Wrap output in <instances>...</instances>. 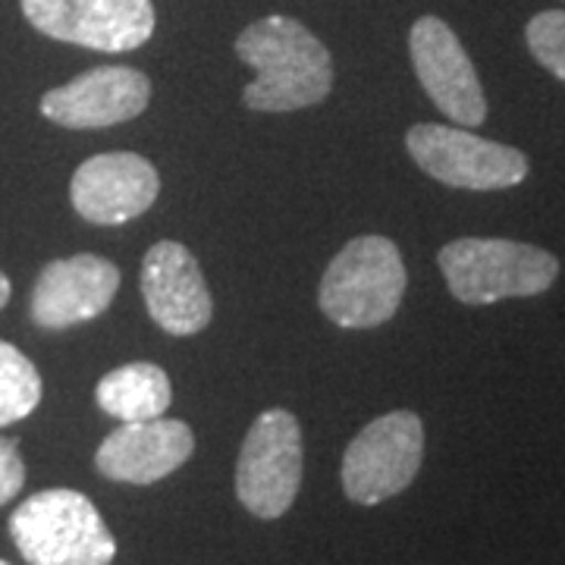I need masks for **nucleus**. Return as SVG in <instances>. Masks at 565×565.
<instances>
[{
  "instance_id": "nucleus-9",
  "label": "nucleus",
  "mask_w": 565,
  "mask_h": 565,
  "mask_svg": "<svg viewBox=\"0 0 565 565\" xmlns=\"http://www.w3.org/2000/svg\"><path fill=\"white\" fill-rule=\"evenodd\" d=\"M408 51L427 98L456 126H481L487 120V98L478 70L465 54L459 35L440 17H422L408 32Z\"/></svg>"
},
{
  "instance_id": "nucleus-8",
  "label": "nucleus",
  "mask_w": 565,
  "mask_h": 565,
  "mask_svg": "<svg viewBox=\"0 0 565 565\" xmlns=\"http://www.w3.org/2000/svg\"><path fill=\"white\" fill-rule=\"evenodd\" d=\"M22 17L47 39L107 54L136 51L154 35L151 0H20Z\"/></svg>"
},
{
  "instance_id": "nucleus-18",
  "label": "nucleus",
  "mask_w": 565,
  "mask_h": 565,
  "mask_svg": "<svg viewBox=\"0 0 565 565\" xmlns=\"http://www.w3.org/2000/svg\"><path fill=\"white\" fill-rule=\"evenodd\" d=\"M25 484V459L20 452V440L0 437V505H7Z\"/></svg>"
},
{
  "instance_id": "nucleus-17",
  "label": "nucleus",
  "mask_w": 565,
  "mask_h": 565,
  "mask_svg": "<svg viewBox=\"0 0 565 565\" xmlns=\"http://www.w3.org/2000/svg\"><path fill=\"white\" fill-rule=\"evenodd\" d=\"M527 51L544 70L565 82V10H544L525 29Z\"/></svg>"
},
{
  "instance_id": "nucleus-11",
  "label": "nucleus",
  "mask_w": 565,
  "mask_h": 565,
  "mask_svg": "<svg viewBox=\"0 0 565 565\" xmlns=\"http://www.w3.org/2000/svg\"><path fill=\"white\" fill-rule=\"evenodd\" d=\"M161 195V177L132 151L95 154L70 182V199L79 217L98 226H120L141 217Z\"/></svg>"
},
{
  "instance_id": "nucleus-20",
  "label": "nucleus",
  "mask_w": 565,
  "mask_h": 565,
  "mask_svg": "<svg viewBox=\"0 0 565 565\" xmlns=\"http://www.w3.org/2000/svg\"><path fill=\"white\" fill-rule=\"evenodd\" d=\"M0 565H10V563H3V559H0Z\"/></svg>"
},
{
  "instance_id": "nucleus-15",
  "label": "nucleus",
  "mask_w": 565,
  "mask_h": 565,
  "mask_svg": "<svg viewBox=\"0 0 565 565\" xmlns=\"http://www.w3.org/2000/svg\"><path fill=\"white\" fill-rule=\"evenodd\" d=\"M95 396L104 412L117 422H151L170 408L173 386L158 364L132 362L104 374Z\"/></svg>"
},
{
  "instance_id": "nucleus-3",
  "label": "nucleus",
  "mask_w": 565,
  "mask_h": 565,
  "mask_svg": "<svg viewBox=\"0 0 565 565\" xmlns=\"http://www.w3.org/2000/svg\"><path fill=\"white\" fill-rule=\"evenodd\" d=\"M405 264L386 236H359L323 270L318 302L345 330H371L386 323L403 305Z\"/></svg>"
},
{
  "instance_id": "nucleus-14",
  "label": "nucleus",
  "mask_w": 565,
  "mask_h": 565,
  "mask_svg": "<svg viewBox=\"0 0 565 565\" xmlns=\"http://www.w3.org/2000/svg\"><path fill=\"white\" fill-rule=\"evenodd\" d=\"M195 434L173 418L122 422L95 452V465L107 481L148 487L173 475L192 459Z\"/></svg>"
},
{
  "instance_id": "nucleus-4",
  "label": "nucleus",
  "mask_w": 565,
  "mask_h": 565,
  "mask_svg": "<svg viewBox=\"0 0 565 565\" xmlns=\"http://www.w3.org/2000/svg\"><path fill=\"white\" fill-rule=\"evenodd\" d=\"M449 292L462 305H493L546 292L559 277V262L537 245L468 236L440 248Z\"/></svg>"
},
{
  "instance_id": "nucleus-6",
  "label": "nucleus",
  "mask_w": 565,
  "mask_h": 565,
  "mask_svg": "<svg viewBox=\"0 0 565 565\" xmlns=\"http://www.w3.org/2000/svg\"><path fill=\"white\" fill-rule=\"evenodd\" d=\"M405 148L427 177L452 189L493 192L512 189L527 177V158L519 148L481 139L465 126L418 122L408 129Z\"/></svg>"
},
{
  "instance_id": "nucleus-13",
  "label": "nucleus",
  "mask_w": 565,
  "mask_h": 565,
  "mask_svg": "<svg viewBox=\"0 0 565 565\" xmlns=\"http://www.w3.org/2000/svg\"><path fill=\"white\" fill-rule=\"evenodd\" d=\"M120 289V270L102 255H73L44 264L32 289V321L66 330L104 315Z\"/></svg>"
},
{
  "instance_id": "nucleus-19",
  "label": "nucleus",
  "mask_w": 565,
  "mask_h": 565,
  "mask_svg": "<svg viewBox=\"0 0 565 565\" xmlns=\"http://www.w3.org/2000/svg\"><path fill=\"white\" fill-rule=\"evenodd\" d=\"M10 302V280H7V274H0V308Z\"/></svg>"
},
{
  "instance_id": "nucleus-7",
  "label": "nucleus",
  "mask_w": 565,
  "mask_h": 565,
  "mask_svg": "<svg viewBox=\"0 0 565 565\" xmlns=\"http://www.w3.org/2000/svg\"><path fill=\"white\" fill-rule=\"evenodd\" d=\"M424 459V424L415 412L371 422L343 456V490L352 503L377 505L415 481Z\"/></svg>"
},
{
  "instance_id": "nucleus-1",
  "label": "nucleus",
  "mask_w": 565,
  "mask_h": 565,
  "mask_svg": "<svg viewBox=\"0 0 565 565\" xmlns=\"http://www.w3.org/2000/svg\"><path fill=\"white\" fill-rule=\"evenodd\" d=\"M239 61L255 70L243 92L245 107L289 114L321 104L333 88V61L323 41L292 17H264L236 39Z\"/></svg>"
},
{
  "instance_id": "nucleus-12",
  "label": "nucleus",
  "mask_w": 565,
  "mask_h": 565,
  "mask_svg": "<svg viewBox=\"0 0 565 565\" xmlns=\"http://www.w3.org/2000/svg\"><path fill=\"white\" fill-rule=\"evenodd\" d=\"M151 102V82L132 66H98L41 98V114L63 129H104L136 120Z\"/></svg>"
},
{
  "instance_id": "nucleus-16",
  "label": "nucleus",
  "mask_w": 565,
  "mask_h": 565,
  "mask_svg": "<svg viewBox=\"0 0 565 565\" xmlns=\"http://www.w3.org/2000/svg\"><path fill=\"white\" fill-rule=\"evenodd\" d=\"M41 403V377L32 359L0 340V427L29 418Z\"/></svg>"
},
{
  "instance_id": "nucleus-2",
  "label": "nucleus",
  "mask_w": 565,
  "mask_h": 565,
  "mask_svg": "<svg viewBox=\"0 0 565 565\" xmlns=\"http://www.w3.org/2000/svg\"><path fill=\"white\" fill-rule=\"evenodd\" d=\"M10 537L29 565H110L117 556L102 512L70 487L29 497L10 515Z\"/></svg>"
},
{
  "instance_id": "nucleus-5",
  "label": "nucleus",
  "mask_w": 565,
  "mask_h": 565,
  "mask_svg": "<svg viewBox=\"0 0 565 565\" xmlns=\"http://www.w3.org/2000/svg\"><path fill=\"white\" fill-rule=\"evenodd\" d=\"M302 468L299 418L286 408H267L245 434L236 465V497L252 515L280 519L299 497Z\"/></svg>"
},
{
  "instance_id": "nucleus-10",
  "label": "nucleus",
  "mask_w": 565,
  "mask_h": 565,
  "mask_svg": "<svg viewBox=\"0 0 565 565\" xmlns=\"http://www.w3.org/2000/svg\"><path fill=\"white\" fill-rule=\"evenodd\" d=\"M141 299L163 333L195 337L214 318L211 289L195 255L182 243L151 245L141 262Z\"/></svg>"
}]
</instances>
